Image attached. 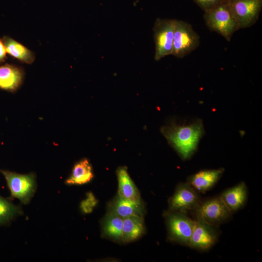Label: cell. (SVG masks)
I'll return each instance as SVG.
<instances>
[{
    "instance_id": "obj_14",
    "label": "cell",
    "mask_w": 262,
    "mask_h": 262,
    "mask_svg": "<svg viewBox=\"0 0 262 262\" xmlns=\"http://www.w3.org/2000/svg\"><path fill=\"white\" fill-rule=\"evenodd\" d=\"M23 78L21 67L8 64L0 66V89L14 92L22 84Z\"/></svg>"
},
{
    "instance_id": "obj_12",
    "label": "cell",
    "mask_w": 262,
    "mask_h": 262,
    "mask_svg": "<svg viewBox=\"0 0 262 262\" xmlns=\"http://www.w3.org/2000/svg\"><path fill=\"white\" fill-rule=\"evenodd\" d=\"M220 196L233 213L242 209L246 203L248 196L247 186L245 182H240L225 190Z\"/></svg>"
},
{
    "instance_id": "obj_22",
    "label": "cell",
    "mask_w": 262,
    "mask_h": 262,
    "mask_svg": "<svg viewBox=\"0 0 262 262\" xmlns=\"http://www.w3.org/2000/svg\"><path fill=\"white\" fill-rule=\"evenodd\" d=\"M194 1L205 11L224 2L226 0H194Z\"/></svg>"
},
{
    "instance_id": "obj_7",
    "label": "cell",
    "mask_w": 262,
    "mask_h": 262,
    "mask_svg": "<svg viewBox=\"0 0 262 262\" xmlns=\"http://www.w3.org/2000/svg\"><path fill=\"white\" fill-rule=\"evenodd\" d=\"M195 213V226L188 246L197 251H206L217 243L219 233L217 227Z\"/></svg>"
},
{
    "instance_id": "obj_8",
    "label": "cell",
    "mask_w": 262,
    "mask_h": 262,
    "mask_svg": "<svg viewBox=\"0 0 262 262\" xmlns=\"http://www.w3.org/2000/svg\"><path fill=\"white\" fill-rule=\"evenodd\" d=\"M175 21L174 19L159 18L155 21L153 32L156 61L172 54Z\"/></svg>"
},
{
    "instance_id": "obj_17",
    "label": "cell",
    "mask_w": 262,
    "mask_h": 262,
    "mask_svg": "<svg viewBox=\"0 0 262 262\" xmlns=\"http://www.w3.org/2000/svg\"><path fill=\"white\" fill-rule=\"evenodd\" d=\"M93 177L92 166L89 161L83 159L73 166L71 175L66 180L69 185H81L89 182Z\"/></svg>"
},
{
    "instance_id": "obj_9",
    "label": "cell",
    "mask_w": 262,
    "mask_h": 262,
    "mask_svg": "<svg viewBox=\"0 0 262 262\" xmlns=\"http://www.w3.org/2000/svg\"><path fill=\"white\" fill-rule=\"evenodd\" d=\"M194 212L206 222L216 227L229 221L232 214L220 195L201 201Z\"/></svg>"
},
{
    "instance_id": "obj_5",
    "label": "cell",
    "mask_w": 262,
    "mask_h": 262,
    "mask_svg": "<svg viewBox=\"0 0 262 262\" xmlns=\"http://www.w3.org/2000/svg\"><path fill=\"white\" fill-rule=\"evenodd\" d=\"M199 43V36L191 25L176 19L171 55L182 58L196 49Z\"/></svg>"
},
{
    "instance_id": "obj_11",
    "label": "cell",
    "mask_w": 262,
    "mask_h": 262,
    "mask_svg": "<svg viewBox=\"0 0 262 262\" xmlns=\"http://www.w3.org/2000/svg\"><path fill=\"white\" fill-rule=\"evenodd\" d=\"M224 171L223 168L202 170L189 176L187 182L197 192L204 193L215 185Z\"/></svg>"
},
{
    "instance_id": "obj_16",
    "label": "cell",
    "mask_w": 262,
    "mask_h": 262,
    "mask_svg": "<svg viewBox=\"0 0 262 262\" xmlns=\"http://www.w3.org/2000/svg\"><path fill=\"white\" fill-rule=\"evenodd\" d=\"M118 182V194L126 198L141 200L139 191L130 177L127 168L120 167L116 171Z\"/></svg>"
},
{
    "instance_id": "obj_13",
    "label": "cell",
    "mask_w": 262,
    "mask_h": 262,
    "mask_svg": "<svg viewBox=\"0 0 262 262\" xmlns=\"http://www.w3.org/2000/svg\"><path fill=\"white\" fill-rule=\"evenodd\" d=\"M109 213L123 218L131 216L143 215V206L141 200H133L119 195L115 198L109 206Z\"/></svg>"
},
{
    "instance_id": "obj_19",
    "label": "cell",
    "mask_w": 262,
    "mask_h": 262,
    "mask_svg": "<svg viewBox=\"0 0 262 262\" xmlns=\"http://www.w3.org/2000/svg\"><path fill=\"white\" fill-rule=\"evenodd\" d=\"M123 222V218L108 213L102 224L104 234L113 240L122 241Z\"/></svg>"
},
{
    "instance_id": "obj_1",
    "label": "cell",
    "mask_w": 262,
    "mask_h": 262,
    "mask_svg": "<svg viewBox=\"0 0 262 262\" xmlns=\"http://www.w3.org/2000/svg\"><path fill=\"white\" fill-rule=\"evenodd\" d=\"M161 131L183 160L189 159L194 154L205 133L203 124L200 119L188 124L173 123L163 127Z\"/></svg>"
},
{
    "instance_id": "obj_20",
    "label": "cell",
    "mask_w": 262,
    "mask_h": 262,
    "mask_svg": "<svg viewBox=\"0 0 262 262\" xmlns=\"http://www.w3.org/2000/svg\"><path fill=\"white\" fill-rule=\"evenodd\" d=\"M22 213L20 207L0 196V225L10 222L14 217Z\"/></svg>"
},
{
    "instance_id": "obj_18",
    "label": "cell",
    "mask_w": 262,
    "mask_h": 262,
    "mask_svg": "<svg viewBox=\"0 0 262 262\" xmlns=\"http://www.w3.org/2000/svg\"><path fill=\"white\" fill-rule=\"evenodd\" d=\"M7 53L21 62L31 64L35 59L34 53L14 39L4 36L2 40Z\"/></svg>"
},
{
    "instance_id": "obj_6",
    "label": "cell",
    "mask_w": 262,
    "mask_h": 262,
    "mask_svg": "<svg viewBox=\"0 0 262 262\" xmlns=\"http://www.w3.org/2000/svg\"><path fill=\"white\" fill-rule=\"evenodd\" d=\"M226 3L240 29L255 24L262 8V0H226Z\"/></svg>"
},
{
    "instance_id": "obj_4",
    "label": "cell",
    "mask_w": 262,
    "mask_h": 262,
    "mask_svg": "<svg viewBox=\"0 0 262 262\" xmlns=\"http://www.w3.org/2000/svg\"><path fill=\"white\" fill-rule=\"evenodd\" d=\"M0 172L6 180L11 196L24 204H28L36 188L35 174H21L0 169Z\"/></svg>"
},
{
    "instance_id": "obj_2",
    "label": "cell",
    "mask_w": 262,
    "mask_h": 262,
    "mask_svg": "<svg viewBox=\"0 0 262 262\" xmlns=\"http://www.w3.org/2000/svg\"><path fill=\"white\" fill-rule=\"evenodd\" d=\"M204 19L207 27L230 41L233 34L240 29L226 1L204 11Z\"/></svg>"
},
{
    "instance_id": "obj_15",
    "label": "cell",
    "mask_w": 262,
    "mask_h": 262,
    "mask_svg": "<svg viewBox=\"0 0 262 262\" xmlns=\"http://www.w3.org/2000/svg\"><path fill=\"white\" fill-rule=\"evenodd\" d=\"M145 231L143 216L131 215L123 218L122 241L131 242L135 240Z\"/></svg>"
},
{
    "instance_id": "obj_21",
    "label": "cell",
    "mask_w": 262,
    "mask_h": 262,
    "mask_svg": "<svg viewBox=\"0 0 262 262\" xmlns=\"http://www.w3.org/2000/svg\"><path fill=\"white\" fill-rule=\"evenodd\" d=\"M97 203L96 199L93 195L90 193L87 195L86 198L81 203V207L84 213H89L92 212Z\"/></svg>"
},
{
    "instance_id": "obj_10",
    "label": "cell",
    "mask_w": 262,
    "mask_h": 262,
    "mask_svg": "<svg viewBox=\"0 0 262 262\" xmlns=\"http://www.w3.org/2000/svg\"><path fill=\"white\" fill-rule=\"evenodd\" d=\"M201 202L198 192L190 184L181 182L169 200V211L187 213L195 211Z\"/></svg>"
},
{
    "instance_id": "obj_23",
    "label": "cell",
    "mask_w": 262,
    "mask_h": 262,
    "mask_svg": "<svg viewBox=\"0 0 262 262\" xmlns=\"http://www.w3.org/2000/svg\"><path fill=\"white\" fill-rule=\"evenodd\" d=\"M7 52L3 41L0 38V63L4 61Z\"/></svg>"
},
{
    "instance_id": "obj_3",
    "label": "cell",
    "mask_w": 262,
    "mask_h": 262,
    "mask_svg": "<svg viewBox=\"0 0 262 262\" xmlns=\"http://www.w3.org/2000/svg\"><path fill=\"white\" fill-rule=\"evenodd\" d=\"M187 213L168 211L165 218L169 239L181 245L189 246L195 220Z\"/></svg>"
}]
</instances>
